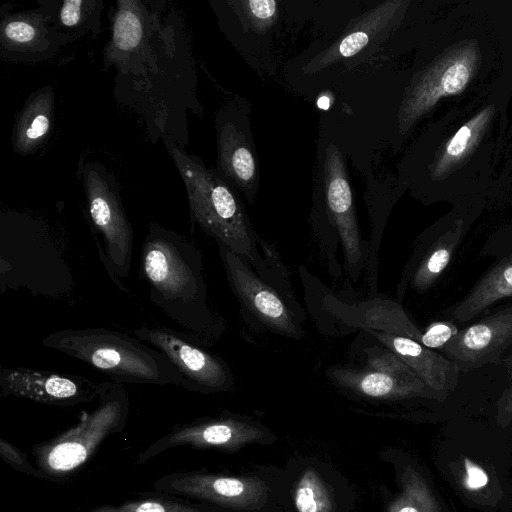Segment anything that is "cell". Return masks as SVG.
<instances>
[{
    "label": "cell",
    "mask_w": 512,
    "mask_h": 512,
    "mask_svg": "<svg viewBox=\"0 0 512 512\" xmlns=\"http://www.w3.org/2000/svg\"><path fill=\"white\" fill-rule=\"evenodd\" d=\"M140 277L151 302L205 347L217 339L222 324L210 309L201 251L184 236L151 223L143 242Z\"/></svg>",
    "instance_id": "1"
},
{
    "label": "cell",
    "mask_w": 512,
    "mask_h": 512,
    "mask_svg": "<svg viewBox=\"0 0 512 512\" xmlns=\"http://www.w3.org/2000/svg\"><path fill=\"white\" fill-rule=\"evenodd\" d=\"M124 384L181 385L182 376L158 349L137 337L106 328L63 329L41 342Z\"/></svg>",
    "instance_id": "2"
},
{
    "label": "cell",
    "mask_w": 512,
    "mask_h": 512,
    "mask_svg": "<svg viewBox=\"0 0 512 512\" xmlns=\"http://www.w3.org/2000/svg\"><path fill=\"white\" fill-rule=\"evenodd\" d=\"M171 155L185 182L193 221L259 275L265 261L259 253L258 235L238 195L222 178L179 149L172 148Z\"/></svg>",
    "instance_id": "3"
},
{
    "label": "cell",
    "mask_w": 512,
    "mask_h": 512,
    "mask_svg": "<svg viewBox=\"0 0 512 512\" xmlns=\"http://www.w3.org/2000/svg\"><path fill=\"white\" fill-rule=\"evenodd\" d=\"M129 399L122 384L102 382L96 407L84 411L76 425L42 443L32 453L42 479L61 480L79 472L110 435L128 418Z\"/></svg>",
    "instance_id": "4"
},
{
    "label": "cell",
    "mask_w": 512,
    "mask_h": 512,
    "mask_svg": "<svg viewBox=\"0 0 512 512\" xmlns=\"http://www.w3.org/2000/svg\"><path fill=\"white\" fill-rule=\"evenodd\" d=\"M88 212L102 245L97 246L100 258L113 282L127 292L120 282L130 272L133 253L132 227L117 194L98 172L85 175Z\"/></svg>",
    "instance_id": "5"
},
{
    "label": "cell",
    "mask_w": 512,
    "mask_h": 512,
    "mask_svg": "<svg viewBox=\"0 0 512 512\" xmlns=\"http://www.w3.org/2000/svg\"><path fill=\"white\" fill-rule=\"evenodd\" d=\"M135 337L162 352L182 376L181 385L192 392L212 393L229 389L233 384L228 365L218 356L169 327L142 325Z\"/></svg>",
    "instance_id": "6"
},
{
    "label": "cell",
    "mask_w": 512,
    "mask_h": 512,
    "mask_svg": "<svg viewBox=\"0 0 512 512\" xmlns=\"http://www.w3.org/2000/svg\"><path fill=\"white\" fill-rule=\"evenodd\" d=\"M323 178L326 215L338 233L347 273L356 281L367 266L369 244L361 239L348 173L334 143L325 150Z\"/></svg>",
    "instance_id": "7"
},
{
    "label": "cell",
    "mask_w": 512,
    "mask_h": 512,
    "mask_svg": "<svg viewBox=\"0 0 512 512\" xmlns=\"http://www.w3.org/2000/svg\"><path fill=\"white\" fill-rule=\"evenodd\" d=\"M218 247L227 279L242 306L275 333L301 338L304 335L301 319L278 292L263 281L243 258L221 245Z\"/></svg>",
    "instance_id": "8"
},
{
    "label": "cell",
    "mask_w": 512,
    "mask_h": 512,
    "mask_svg": "<svg viewBox=\"0 0 512 512\" xmlns=\"http://www.w3.org/2000/svg\"><path fill=\"white\" fill-rule=\"evenodd\" d=\"M101 390L102 382L96 383L81 375L25 367L0 369L1 397L71 407L98 400Z\"/></svg>",
    "instance_id": "9"
},
{
    "label": "cell",
    "mask_w": 512,
    "mask_h": 512,
    "mask_svg": "<svg viewBox=\"0 0 512 512\" xmlns=\"http://www.w3.org/2000/svg\"><path fill=\"white\" fill-rule=\"evenodd\" d=\"M512 344V307L500 310L459 331L442 349L459 371L496 360Z\"/></svg>",
    "instance_id": "10"
},
{
    "label": "cell",
    "mask_w": 512,
    "mask_h": 512,
    "mask_svg": "<svg viewBox=\"0 0 512 512\" xmlns=\"http://www.w3.org/2000/svg\"><path fill=\"white\" fill-rule=\"evenodd\" d=\"M218 151L222 173L252 203L259 188V165L247 111L237 109L221 124Z\"/></svg>",
    "instance_id": "11"
},
{
    "label": "cell",
    "mask_w": 512,
    "mask_h": 512,
    "mask_svg": "<svg viewBox=\"0 0 512 512\" xmlns=\"http://www.w3.org/2000/svg\"><path fill=\"white\" fill-rule=\"evenodd\" d=\"M364 330L396 353L429 388L447 390L457 384L459 369L447 357L408 337L369 328Z\"/></svg>",
    "instance_id": "12"
},
{
    "label": "cell",
    "mask_w": 512,
    "mask_h": 512,
    "mask_svg": "<svg viewBox=\"0 0 512 512\" xmlns=\"http://www.w3.org/2000/svg\"><path fill=\"white\" fill-rule=\"evenodd\" d=\"M396 2H383L367 11L330 47L319 53L307 65L309 72L320 71L345 58L352 57L383 32L396 10Z\"/></svg>",
    "instance_id": "13"
},
{
    "label": "cell",
    "mask_w": 512,
    "mask_h": 512,
    "mask_svg": "<svg viewBox=\"0 0 512 512\" xmlns=\"http://www.w3.org/2000/svg\"><path fill=\"white\" fill-rule=\"evenodd\" d=\"M470 77V69L464 61L452 63L440 75L428 76L412 90L400 110V121L410 124L441 96L461 91Z\"/></svg>",
    "instance_id": "14"
},
{
    "label": "cell",
    "mask_w": 512,
    "mask_h": 512,
    "mask_svg": "<svg viewBox=\"0 0 512 512\" xmlns=\"http://www.w3.org/2000/svg\"><path fill=\"white\" fill-rule=\"evenodd\" d=\"M512 296V255L503 258L491 268L452 308L451 315L467 322L496 301Z\"/></svg>",
    "instance_id": "15"
},
{
    "label": "cell",
    "mask_w": 512,
    "mask_h": 512,
    "mask_svg": "<svg viewBox=\"0 0 512 512\" xmlns=\"http://www.w3.org/2000/svg\"><path fill=\"white\" fill-rule=\"evenodd\" d=\"M330 374L337 384L374 398L405 396L425 389L389 374L369 369L337 367L333 368Z\"/></svg>",
    "instance_id": "16"
},
{
    "label": "cell",
    "mask_w": 512,
    "mask_h": 512,
    "mask_svg": "<svg viewBox=\"0 0 512 512\" xmlns=\"http://www.w3.org/2000/svg\"><path fill=\"white\" fill-rule=\"evenodd\" d=\"M87 512H209L202 504L188 498L162 492L142 493L139 497L116 504H103Z\"/></svg>",
    "instance_id": "17"
},
{
    "label": "cell",
    "mask_w": 512,
    "mask_h": 512,
    "mask_svg": "<svg viewBox=\"0 0 512 512\" xmlns=\"http://www.w3.org/2000/svg\"><path fill=\"white\" fill-rule=\"evenodd\" d=\"M51 97L36 96L24 109L16 127L17 150L26 153L35 148L47 134L51 123Z\"/></svg>",
    "instance_id": "18"
},
{
    "label": "cell",
    "mask_w": 512,
    "mask_h": 512,
    "mask_svg": "<svg viewBox=\"0 0 512 512\" xmlns=\"http://www.w3.org/2000/svg\"><path fill=\"white\" fill-rule=\"evenodd\" d=\"M459 233L440 238L425 254L412 275L411 286L418 292L427 290L441 275L456 249Z\"/></svg>",
    "instance_id": "19"
},
{
    "label": "cell",
    "mask_w": 512,
    "mask_h": 512,
    "mask_svg": "<svg viewBox=\"0 0 512 512\" xmlns=\"http://www.w3.org/2000/svg\"><path fill=\"white\" fill-rule=\"evenodd\" d=\"M135 2H120L113 25V48L121 53L135 50L143 40L142 17Z\"/></svg>",
    "instance_id": "20"
},
{
    "label": "cell",
    "mask_w": 512,
    "mask_h": 512,
    "mask_svg": "<svg viewBox=\"0 0 512 512\" xmlns=\"http://www.w3.org/2000/svg\"><path fill=\"white\" fill-rule=\"evenodd\" d=\"M365 355V369L386 373L405 382L429 388L408 364L387 347L369 348Z\"/></svg>",
    "instance_id": "21"
},
{
    "label": "cell",
    "mask_w": 512,
    "mask_h": 512,
    "mask_svg": "<svg viewBox=\"0 0 512 512\" xmlns=\"http://www.w3.org/2000/svg\"><path fill=\"white\" fill-rule=\"evenodd\" d=\"M233 4L256 32H267L278 18V2L274 0H248L233 2Z\"/></svg>",
    "instance_id": "22"
},
{
    "label": "cell",
    "mask_w": 512,
    "mask_h": 512,
    "mask_svg": "<svg viewBox=\"0 0 512 512\" xmlns=\"http://www.w3.org/2000/svg\"><path fill=\"white\" fill-rule=\"evenodd\" d=\"M458 332L456 325L451 322H436L422 333L419 343L432 350L443 349Z\"/></svg>",
    "instance_id": "23"
},
{
    "label": "cell",
    "mask_w": 512,
    "mask_h": 512,
    "mask_svg": "<svg viewBox=\"0 0 512 512\" xmlns=\"http://www.w3.org/2000/svg\"><path fill=\"white\" fill-rule=\"evenodd\" d=\"M0 455L12 468L27 475L42 479L40 471L36 466L32 465L27 456L3 438H0Z\"/></svg>",
    "instance_id": "24"
},
{
    "label": "cell",
    "mask_w": 512,
    "mask_h": 512,
    "mask_svg": "<svg viewBox=\"0 0 512 512\" xmlns=\"http://www.w3.org/2000/svg\"><path fill=\"white\" fill-rule=\"evenodd\" d=\"M3 35L13 43L26 44L35 39L37 29L29 21L15 19L8 21L3 26Z\"/></svg>",
    "instance_id": "25"
},
{
    "label": "cell",
    "mask_w": 512,
    "mask_h": 512,
    "mask_svg": "<svg viewBox=\"0 0 512 512\" xmlns=\"http://www.w3.org/2000/svg\"><path fill=\"white\" fill-rule=\"evenodd\" d=\"M91 2L82 0L64 1L60 10V20L64 26H79L85 18L86 10Z\"/></svg>",
    "instance_id": "26"
},
{
    "label": "cell",
    "mask_w": 512,
    "mask_h": 512,
    "mask_svg": "<svg viewBox=\"0 0 512 512\" xmlns=\"http://www.w3.org/2000/svg\"><path fill=\"white\" fill-rule=\"evenodd\" d=\"M471 133L472 130L469 125L462 126L449 141L446 148L447 155L451 157H457L461 155L468 145Z\"/></svg>",
    "instance_id": "27"
},
{
    "label": "cell",
    "mask_w": 512,
    "mask_h": 512,
    "mask_svg": "<svg viewBox=\"0 0 512 512\" xmlns=\"http://www.w3.org/2000/svg\"><path fill=\"white\" fill-rule=\"evenodd\" d=\"M296 506L299 512H317L318 508L311 488L302 487L298 490Z\"/></svg>",
    "instance_id": "28"
},
{
    "label": "cell",
    "mask_w": 512,
    "mask_h": 512,
    "mask_svg": "<svg viewBox=\"0 0 512 512\" xmlns=\"http://www.w3.org/2000/svg\"><path fill=\"white\" fill-rule=\"evenodd\" d=\"M466 468L468 473L467 484L469 487L476 489L484 486L487 483L488 478L482 469L473 463H469L468 461Z\"/></svg>",
    "instance_id": "29"
},
{
    "label": "cell",
    "mask_w": 512,
    "mask_h": 512,
    "mask_svg": "<svg viewBox=\"0 0 512 512\" xmlns=\"http://www.w3.org/2000/svg\"><path fill=\"white\" fill-rule=\"evenodd\" d=\"M399 512H418V511L412 507H404Z\"/></svg>",
    "instance_id": "30"
}]
</instances>
